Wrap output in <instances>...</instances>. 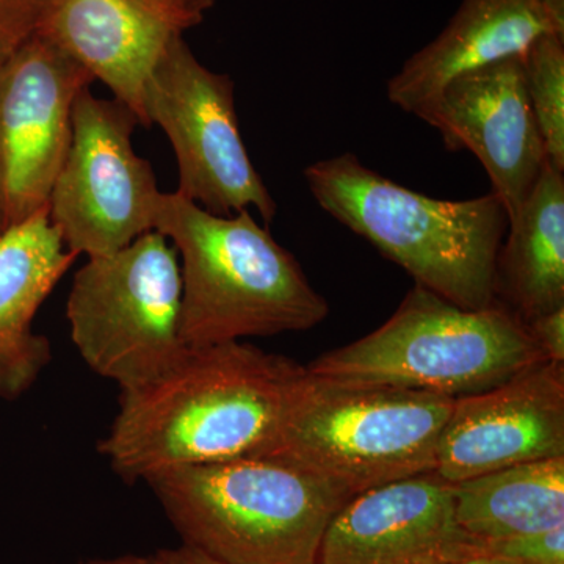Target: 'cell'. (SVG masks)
<instances>
[{"label":"cell","mask_w":564,"mask_h":564,"mask_svg":"<svg viewBox=\"0 0 564 564\" xmlns=\"http://www.w3.org/2000/svg\"><path fill=\"white\" fill-rule=\"evenodd\" d=\"M306 366L251 344L188 348L152 383L121 392L99 452L128 484L267 451Z\"/></svg>","instance_id":"cell-1"},{"label":"cell","mask_w":564,"mask_h":564,"mask_svg":"<svg viewBox=\"0 0 564 564\" xmlns=\"http://www.w3.org/2000/svg\"><path fill=\"white\" fill-rule=\"evenodd\" d=\"M152 229L180 258L185 347L307 332L328 317L325 296L251 210L215 215L162 192Z\"/></svg>","instance_id":"cell-2"},{"label":"cell","mask_w":564,"mask_h":564,"mask_svg":"<svg viewBox=\"0 0 564 564\" xmlns=\"http://www.w3.org/2000/svg\"><path fill=\"white\" fill-rule=\"evenodd\" d=\"M304 180L326 214L415 284L466 310L497 303L496 261L508 215L494 193L462 202L432 198L367 169L351 152L313 163Z\"/></svg>","instance_id":"cell-3"},{"label":"cell","mask_w":564,"mask_h":564,"mask_svg":"<svg viewBox=\"0 0 564 564\" xmlns=\"http://www.w3.org/2000/svg\"><path fill=\"white\" fill-rule=\"evenodd\" d=\"M182 544L226 564H318L350 494L272 458L173 467L147 480Z\"/></svg>","instance_id":"cell-4"},{"label":"cell","mask_w":564,"mask_h":564,"mask_svg":"<svg viewBox=\"0 0 564 564\" xmlns=\"http://www.w3.org/2000/svg\"><path fill=\"white\" fill-rule=\"evenodd\" d=\"M455 399L304 373L280 430L259 456L295 464L351 497L434 473Z\"/></svg>","instance_id":"cell-5"},{"label":"cell","mask_w":564,"mask_h":564,"mask_svg":"<svg viewBox=\"0 0 564 564\" xmlns=\"http://www.w3.org/2000/svg\"><path fill=\"white\" fill-rule=\"evenodd\" d=\"M547 361L525 323L502 303L466 310L422 285L373 333L318 356L307 372L329 380L474 395Z\"/></svg>","instance_id":"cell-6"},{"label":"cell","mask_w":564,"mask_h":564,"mask_svg":"<svg viewBox=\"0 0 564 564\" xmlns=\"http://www.w3.org/2000/svg\"><path fill=\"white\" fill-rule=\"evenodd\" d=\"M180 258L161 232L88 258L66 303L70 340L85 364L121 392L161 378L187 352L181 334Z\"/></svg>","instance_id":"cell-7"},{"label":"cell","mask_w":564,"mask_h":564,"mask_svg":"<svg viewBox=\"0 0 564 564\" xmlns=\"http://www.w3.org/2000/svg\"><path fill=\"white\" fill-rule=\"evenodd\" d=\"M234 90L231 77L202 65L177 35L147 82L144 113L172 141L177 195L215 215L252 207L269 225L278 206L240 135Z\"/></svg>","instance_id":"cell-8"},{"label":"cell","mask_w":564,"mask_h":564,"mask_svg":"<svg viewBox=\"0 0 564 564\" xmlns=\"http://www.w3.org/2000/svg\"><path fill=\"white\" fill-rule=\"evenodd\" d=\"M137 124L128 106L96 98L90 87L74 104L68 154L47 204L52 225L74 254H111L154 231L162 192L151 163L133 150Z\"/></svg>","instance_id":"cell-9"},{"label":"cell","mask_w":564,"mask_h":564,"mask_svg":"<svg viewBox=\"0 0 564 564\" xmlns=\"http://www.w3.org/2000/svg\"><path fill=\"white\" fill-rule=\"evenodd\" d=\"M93 82L39 29L0 73V232L50 204L73 137L74 104Z\"/></svg>","instance_id":"cell-10"},{"label":"cell","mask_w":564,"mask_h":564,"mask_svg":"<svg viewBox=\"0 0 564 564\" xmlns=\"http://www.w3.org/2000/svg\"><path fill=\"white\" fill-rule=\"evenodd\" d=\"M415 117L441 133L448 151L473 152L508 221L514 218L547 163L522 55L459 74Z\"/></svg>","instance_id":"cell-11"},{"label":"cell","mask_w":564,"mask_h":564,"mask_svg":"<svg viewBox=\"0 0 564 564\" xmlns=\"http://www.w3.org/2000/svg\"><path fill=\"white\" fill-rule=\"evenodd\" d=\"M562 455L564 364L540 361L496 388L455 399L434 474L456 485Z\"/></svg>","instance_id":"cell-12"},{"label":"cell","mask_w":564,"mask_h":564,"mask_svg":"<svg viewBox=\"0 0 564 564\" xmlns=\"http://www.w3.org/2000/svg\"><path fill=\"white\" fill-rule=\"evenodd\" d=\"M486 555L455 518L454 485L414 475L351 497L323 536L318 564H445Z\"/></svg>","instance_id":"cell-13"},{"label":"cell","mask_w":564,"mask_h":564,"mask_svg":"<svg viewBox=\"0 0 564 564\" xmlns=\"http://www.w3.org/2000/svg\"><path fill=\"white\" fill-rule=\"evenodd\" d=\"M191 28L174 0H44L39 24L147 128V82L170 41Z\"/></svg>","instance_id":"cell-14"},{"label":"cell","mask_w":564,"mask_h":564,"mask_svg":"<svg viewBox=\"0 0 564 564\" xmlns=\"http://www.w3.org/2000/svg\"><path fill=\"white\" fill-rule=\"evenodd\" d=\"M551 33L564 35V0H463L443 32L389 79L388 99L417 115L454 77L522 55Z\"/></svg>","instance_id":"cell-15"},{"label":"cell","mask_w":564,"mask_h":564,"mask_svg":"<svg viewBox=\"0 0 564 564\" xmlns=\"http://www.w3.org/2000/svg\"><path fill=\"white\" fill-rule=\"evenodd\" d=\"M76 259L47 207L0 232V397L9 402L50 366V340L33 332V321Z\"/></svg>","instance_id":"cell-16"},{"label":"cell","mask_w":564,"mask_h":564,"mask_svg":"<svg viewBox=\"0 0 564 564\" xmlns=\"http://www.w3.org/2000/svg\"><path fill=\"white\" fill-rule=\"evenodd\" d=\"M496 300L522 322L564 307V172L549 162L508 221L496 261Z\"/></svg>","instance_id":"cell-17"},{"label":"cell","mask_w":564,"mask_h":564,"mask_svg":"<svg viewBox=\"0 0 564 564\" xmlns=\"http://www.w3.org/2000/svg\"><path fill=\"white\" fill-rule=\"evenodd\" d=\"M455 518L480 543L564 525V455L454 485Z\"/></svg>","instance_id":"cell-18"},{"label":"cell","mask_w":564,"mask_h":564,"mask_svg":"<svg viewBox=\"0 0 564 564\" xmlns=\"http://www.w3.org/2000/svg\"><path fill=\"white\" fill-rule=\"evenodd\" d=\"M525 90L543 139L545 158L564 172V35L551 33L522 54Z\"/></svg>","instance_id":"cell-19"},{"label":"cell","mask_w":564,"mask_h":564,"mask_svg":"<svg viewBox=\"0 0 564 564\" xmlns=\"http://www.w3.org/2000/svg\"><path fill=\"white\" fill-rule=\"evenodd\" d=\"M486 555L524 564H564V525L485 543Z\"/></svg>","instance_id":"cell-20"},{"label":"cell","mask_w":564,"mask_h":564,"mask_svg":"<svg viewBox=\"0 0 564 564\" xmlns=\"http://www.w3.org/2000/svg\"><path fill=\"white\" fill-rule=\"evenodd\" d=\"M44 0H0V73L39 29Z\"/></svg>","instance_id":"cell-21"},{"label":"cell","mask_w":564,"mask_h":564,"mask_svg":"<svg viewBox=\"0 0 564 564\" xmlns=\"http://www.w3.org/2000/svg\"><path fill=\"white\" fill-rule=\"evenodd\" d=\"M524 323L544 358L564 364V307Z\"/></svg>","instance_id":"cell-22"},{"label":"cell","mask_w":564,"mask_h":564,"mask_svg":"<svg viewBox=\"0 0 564 564\" xmlns=\"http://www.w3.org/2000/svg\"><path fill=\"white\" fill-rule=\"evenodd\" d=\"M155 556L159 564H226L184 544L177 549H163Z\"/></svg>","instance_id":"cell-23"},{"label":"cell","mask_w":564,"mask_h":564,"mask_svg":"<svg viewBox=\"0 0 564 564\" xmlns=\"http://www.w3.org/2000/svg\"><path fill=\"white\" fill-rule=\"evenodd\" d=\"M174 3L184 11L193 25H198L204 20V14L214 7L215 0H174Z\"/></svg>","instance_id":"cell-24"},{"label":"cell","mask_w":564,"mask_h":564,"mask_svg":"<svg viewBox=\"0 0 564 564\" xmlns=\"http://www.w3.org/2000/svg\"><path fill=\"white\" fill-rule=\"evenodd\" d=\"M79 564H159L158 556H141V555H122L115 556V558L93 560V562H85Z\"/></svg>","instance_id":"cell-25"},{"label":"cell","mask_w":564,"mask_h":564,"mask_svg":"<svg viewBox=\"0 0 564 564\" xmlns=\"http://www.w3.org/2000/svg\"><path fill=\"white\" fill-rule=\"evenodd\" d=\"M445 564H524L513 562V560L500 558L494 555L474 556V558L462 560V562L445 563Z\"/></svg>","instance_id":"cell-26"}]
</instances>
